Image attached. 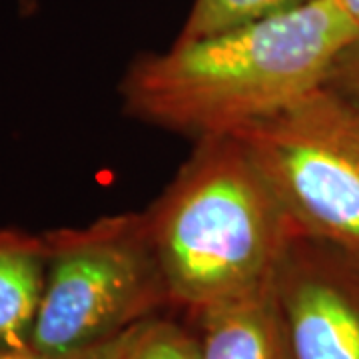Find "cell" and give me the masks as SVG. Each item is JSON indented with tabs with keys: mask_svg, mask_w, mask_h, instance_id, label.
Segmentation results:
<instances>
[{
	"mask_svg": "<svg viewBox=\"0 0 359 359\" xmlns=\"http://www.w3.org/2000/svg\"><path fill=\"white\" fill-rule=\"evenodd\" d=\"M152 321L154 318L140 321L108 341L72 353H40L36 349H25V351H0V359H130L136 347L140 346L144 335L148 334Z\"/></svg>",
	"mask_w": 359,
	"mask_h": 359,
	"instance_id": "10",
	"label": "cell"
},
{
	"mask_svg": "<svg viewBox=\"0 0 359 359\" xmlns=\"http://www.w3.org/2000/svg\"><path fill=\"white\" fill-rule=\"evenodd\" d=\"M344 11L347 13V16L359 26V0H335Z\"/></svg>",
	"mask_w": 359,
	"mask_h": 359,
	"instance_id": "12",
	"label": "cell"
},
{
	"mask_svg": "<svg viewBox=\"0 0 359 359\" xmlns=\"http://www.w3.org/2000/svg\"><path fill=\"white\" fill-rule=\"evenodd\" d=\"M198 313L200 359H290L273 282Z\"/></svg>",
	"mask_w": 359,
	"mask_h": 359,
	"instance_id": "6",
	"label": "cell"
},
{
	"mask_svg": "<svg viewBox=\"0 0 359 359\" xmlns=\"http://www.w3.org/2000/svg\"><path fill=\"white\" fill-rule=\"evenodd\" d=\"M297 231L359 257V104L330 86L233 134Z\"/></svg>",
	"mask_w": 359,
	"mask_h": 359,
	"instance_id": "4",
	"label": "cell"
},
{
	"mask_svg": "<svg viewBox=\"0 0 359 359\" xmlns=\"http://www.w3.org/2000/svg\"><path fill=\"white\" fill-rule=\"evenodd\" d=\"M359 26L335 0L144 54L120 84L126 114L196 140L233 136L325 86Z\"/></svg>",
	"mask_w": 359,
	"mask_h": 359,
	"instance_id": "1",
	"label": "cell"
},
{
	"mask_svg": "<svg viewBox=\"0 0 359 359\" xmlns=\"http://www.w3.org/2000/svg\"><path fill=\"white\" fill-rule=\"evenodd\" d=\"M46 283L32 334L40 353L98 346L170 302L144 212L44 233Z\"/></svg>",
	"mask_w": 359,
	"mask_h": 359,
	"instance_id": "3",
	"label": "cell"
},
{
	"mask_svg": "<svg viewBox=\"0 0 359 359\" xmlns=\"http://www.w3.org/2000/svg\"><path fill=\"white\" fill-rule=\"evenodd\" d=\"M325 86L359 104V36L339 54Z\"/></svg>",
	"mask_w": 359,
	"mask_h": 359,
	"instance_id": "11",
	"label": "cell"
},
{
	"mask_svg": "<svg viewBox=\"0 0 359 359\" xmlns=\"http://www.w3.org/2000/svg\"><path fill=\"white\" fill-rule=\"evenodd\" d=\"M273 294L290 359H359V257L297 231Z\"/></svg>",
	"mask_w": 359,
	"mask_h": 359,
	"instance_id": "5",
	"label": "cell"
},
{
	"mask_svg": "<svg viewBox=\"0 0 359 359\" xmlns=\"http://www.w3.org/2000/svg\"><path fill=\"white\" fill-rule=\"evenodd\" d=\"M46 259L44 233L0 228V351L32 349Z\"/></svg>",
	"mask_w": 359,
	"mask_h": 359,
	"instance_id": "7",
	"label": "cell"
},
{
	"mask_svg": "<svg viewBox=\"0 0 359 359\" xmlns=\"http://www.w3.org/2000/svg\"><path fill=\"white\" fill-rule=\"evenodd\" d=\"M308 0H194L186 25L176 40H196L285 13Z\"/></svg>",
	"mask_w": 359,
	"mask_h": 359,
	"instance_id": "8",
	"label": "cell"
},
{
	"mask_svg": "<svg viewBox=\"0 0 359 359\" xmlns=\"http://www.w3.org/2000/svg\"><path fill=\"white\" fill-rule=\"evenodd\" d=\"M144 218L170 302L194 311L269 285L297 233L236 136L196 140Z\"/></svg>",
	"mask_w": 359,
	"mask_h": 359,
	"instance_id": "2",
	"label": "cell"
},
{
	"mask_svg": "<svg viewBox=\"0 0 359 359\" xmlns=\"http://www.w3.org/2000/svg\"><path fill=\"white\" fill-rule=\"evenodd\" d=\"M130 359H200V337L176 323L154 320Z\"/></svg>",
	"mask_w": 359,
	"mask_h": 359,
	"instance_id": "9",
	"label": "cell"
}]
</instances>
